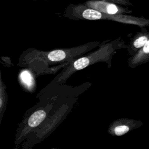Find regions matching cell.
<instances>
[{"mask_svg":"<svg viewBox=\"0 0 149 149\" xmlns=\"http://www.w3.org/2000/svg\"><path fill=\"white\" fill-rule=\"evenodd\" d=\"M100 44V41H93L77 47L50 51L29 48L20 55L17 65L23 68H31L43 75L52 74L55 68L49 67V65L57 63L69 64L94 48H98Z\"/></svg>","mask_w":149,"mask_h":149,"instance_id":"1","label":"cell"},{"mask_svg":"<svg viewBox=\"0 0 149 149\" xmlns=\"http://www.w3.org/2000/svg\"><path fill=\"white\" fill-rule=\"evenodd\" d=\"M38 102L24 113L18 125L15 136V148L20 147L22 142L37 129L56 108V95L51 88H44L37 95Z\"/></svg>","mask_w":149,"mask_h":149,"instance_id":"2","label":"cell"},{"mask_svg":"<svg viewBox=\"0 0 149 149\" xmlns=\"http://www.w3.org/2000/svg\"><path fill=\"white\" fill-rule=\"evenodd\" d=\"M127 46L120 38L112 41H105L101 42L98 49L95 51L88 52L86 55L76 59L66 66L58 74L51 83L48 85L64 84L67 80L76 72L82 70L90 65L97 62H105L109 68L111 66L112 58L116 51L126 48Z\"/></svg>","mask_w":149,"mask_h":149,"instance_id":"3","label":"cell"},{"mask_svg":"<svg viewBox=\"0 0 149 149\" xmlns=\"http://www.w3.org/2000/svg\"><path fill=\"white\" fill-rule=\"evenodd\" d=\"M63 16L72 20H108L124 24H133L140 27L149 26V19L125 14H107L89 8L83 3L69 4L65 10Z\"/></svg>","mask_w":149,"mask_h":149,"instance_id":"4","label":"cell"},{"mask_svg":"<svg viewBox=\"0 0 149 149\" xmlns=\"http://www.w3.org/2000/svg\"><path fill=\"white\" fill-rule=\"evenodd\" d=\"M66 112L65 105L58 109L56 108L45 121L22 142L20 147L24 149H30L44 140L61 123Z\"/></svg>","mask_w":149,"mask_h":149,"instance_id":"5","label":"cell"},{"mask_svg":"<svg viewBox=\"0 0 149 149\" xmlns=\"http://www.w3.org/2000/svg\"><path fill=\"white\" fill-rule=\"evenodd\" d=\"M83 4L107 14H127L132 12L127 7H123L120 5L104 0H88Z\"/></svg>","mask_w":149,"mask_h":149,"instance_id":"6","label":"cell"},{"mask_svg":"<svg viewBox=\"0 0 149 149\" xmlns=\"http://www.w3.org/2000/svg\"><path fill=\"white\" fill-rule=\"evenodd\" d=\"M142 124V122L140 120L126 118L119 119L114 120L109 125L108 132L112 136H121L130 130L141 126Z\"/></svg>","mask_w":149,"mask_h":149,"instance_id":"7","label":"cell"},{"mask_svg":"<svg viewBox=\"0 0 149 149\" xmlns=\"http://www.w3.org/2000/svg\"><path fill=\"white\" fill-rule=\"evenodd\" d=\"M36 76L28 68L21 69L18 74V81L23 89L27 92L33 93L36 90Z\"/></svg>","mask_w":149,"mask_h":149,"instance_id":"8","label":"cell"},{"mask_svg":"<svg viewBox=\"0 0 149 149\" xmlns=\"http://www.w3.org/2000/svg\"><path fill=\"white\" fill-rule=\"evenodd\" d=\"M141 31L137 32L130 40L129 45L127 46L128 54L132 56L135 55L146 43L149 39V31L146 27H142Z\"/></svg>","mask_w":149,"mask_h":149,"instance_id":"9","label":"cell"},{"mask_svg":"<svg viewBox=\"0 0 149 149\" xmlns=\"http://www.w3.org/2000/svg\"><path fill=\"white\" fill-rule=\"evenodd\" d=\"M149 62V39L144 45L133 56H130L127 60L128 66L134 68L142 64Z\"/></svg>","mask_w":149,"mask_h":149,"instance_id":"10","label":"cell"},{"mask_svg":"<svg viewBox=\"0 0 149 149\" xmlns=\"http://www.w3.org/2000/svg\"><path fill=\"white\" fill-rule=\"evenodd\" d=\"M1 63V61H0ZM8 103V95L6 87L2 79V73L0 69V125L5 113Z\"/></svg>","mask_w":149,"mask_h":149,"instance_id":"11","label":"cell"},{"mask_svg":"<svg viewBox=\"0 0 149 149\" xmlns=\"http://www.w3.org/2000/svg\"><path fill=\"white\" fill-rule=\"evenodd\" d=\"M108 2L117 3L123 6H133V3L130 1V0H104Z\"/></svg>","mask_w":149,"mask_h":149,"instance_id":"12","label":"cell"},{"mask_svg":"<svg viewBox=\"0 0 149 149\" xmlns=\"http://www.w3.org/2000/svg\"><path fill=\"white\" fill-rule=\"evenodd\" d=\"M1 59L2 61H1L3 65H5V66L9 67L11 65V62H10V59L9 58V57H7V56H2L1 57Z\"/></svg>","mask_w":149,"mask_h":149,"instance_id":"13","label":"cell"}]
</instances>
